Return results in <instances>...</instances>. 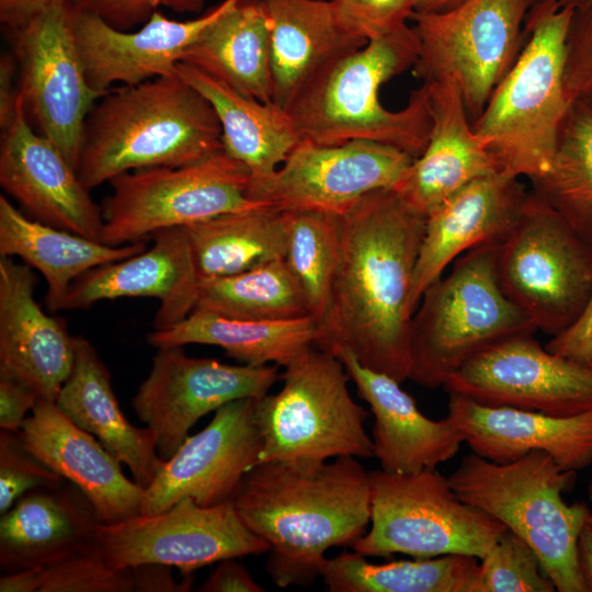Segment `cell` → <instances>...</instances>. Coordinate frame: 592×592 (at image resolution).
Returning <instances> with one entry per match:
<instances>
[{"instance_id":"obj_1","label":"cell","mask_w":592,"mask_h":592,"mask_svg":"<svg viewBox=\"0 0 592 592\" xmlns=\"http://www.w3.org/2000/svg\"><path fill=\"white\" fill-rule=\"evenodd\" d=\"M425 217L394 189L363 196L340 216V258L316 346L350 351L399 383L411 371L412 286Z\"/></svg>"},{"instance_id":"obj_2","label":"cell","mask_w":592,"mask_h":592,"mask_svg":"<svg viewBox=\"0 0 592 592\" xmlns=\"http://www.w3.org/2000/svg\"><path fill=\"white\" fill-rule=\"evenodd\" d=\"M244 524L269 545L266 572L281 587H308L326 553L352 545L371 523L369 473L353 456L299 467H252L234 498Z\"/></svg>"},{"instance_id":"obj_3","label":"cell","mask_w":592,"mask_h":592,"mask_svg":"<svg viewBox=\"0 0 592 592\" xmlns=\"http://www.w3.org/2000/svg\"><path fill=\"white\" fill-rule=\"evenodd\" d=\"M418 52L417 33L407 24L328 62L285 109L299 140L321 146L369 140L418 158L432 127L426 84L399 111L379 99L380 87L413 67Z\"/></svg>"},{"instance_id":"obj_4","label":"cell","mask_w":592,"mask_h":592,"mask_svg":"<svg viewBox=\"0 0 592 592\" xmlns=\"http://www.w3.org/2000/svg\"><path fill=\"white\" fill-rule=\"evenodd\" d=\"M223 150L209 101L178 72L110 89L90 111L78 174L92 189L125 172L181 167Z\"/></svg>"},{"instance_id":"obj_5","label":"cell","mask_w":592,"mask_h":592,"mask_svg":"<svg viewBox=\"0 0 592 592\" xmlns=\"http://www.w3.org/2000/svg\"><path fill=\"white\" fill-rule=\"evenodd\" d=\"M572 15L558 0L533 4L519 57L473 124L501 170L520 179L531 180L548 168L571 104L565 64Z\"/></svg>"},{"instance_id":"obj_6","label":"cell","mask_w":592,"mask_h":592,"mask_svg":"<svg viewBox=\"0 0 592 592\" xmlns=\"http://www.w3.org/2000/svg\"><path fill=\"white\" fill-rule=\"evenodd\" d=\"M577 471L562 469L543 451L506 464L473 453L448 477L457 497L501 522L537 554L559 592H588L579 561L578 538L590 509L568 504L563 493Z\"/></svg>"},{"instance_id":"obj_7","label":"cell","mask_w":592,"mask_h":592,"mask_svg":"<svg viewBox=\"0 0 592 592\" xmlns=\"http://www.w3.org/2000/svg\"><path fill=\"white\" fill-rule=\"evenodd\" d=\"M498 244L463 253L447 275L422 294L411 320L409 379L426 388L442 387L449 375L485 349L537 331L498 284Z\"/></svg>"},{"instance_id":"obj_8","label":"cell","mask_w":592,"mask_h":592,"mask_svg":"<svg viewBox=\"0 0 592 592\" xmlns=\"http://www.w3.org/2000/svg\"><path fill=\"white\" fill-rule=\"evenodd\" d=\"M281 378L276 394L255 401L258 464L314 467L339 456L374 457L364 426L368 412L352 398L338 356L314 345L288 363Z\"/></svg>"},{"instance_id":"obj_9","label":"cell","mask_w":592,"mask_h":592,"mask_svg":"<svg viewBox=\"0 0 592 592\" xmlns=\"http://www.w3.org/2000/svg\"><path fill=\"white\" fill-rule=\"evenodd\" d=\"M371 528L351 546L365 557L468 555L481 559L508 530L462 501L435 469L369 473Z\"/></svg>"},{"instance_id":"obj_10","label":"cell","mask_w":592,"mask_h":592,"mask_svg":"<svg viewBox=\"0 0 592 592\" xmlns=\"http://www.w3.org/2000/svg\"><path fill=\"white\" fill-rule=\"evenodd\" d=\"M494 270L509 300L553 337L577 320L592 294V246L532 190L498 244Z\"/></svg>"},{"instance_id":"obj_11","label":"cell","mask_w":592,"mask_h":592,"mask_svg":"<svg viewBox=\"0 0 592 592\" xmlns=\"http://www.w3.org/2000/svg\"><path fill=\"white\" fill-rule=\"evenodd\" d=\"M250 179L248 168L224 150L191 164L119 174L101 206V241L148 240L166 228L264 205L248 197Z\"/></svg>"},{"instance_id":"obj_12","label":"cell","mask_w":592,"mask_h":592,"mask_svg":"<svg viewBox=\"0 0 592 592\" xmlns=\"http://www.w3.org/2000/svg\"><path fill=\"white\" fill-rule=\"evenodd\" d=\"M536 1L463 0L440 12H413L419 42L413 75L422 81L452 80L474 124L519 57L523 25Z\"/></svg>"},{"instance_id":"obj_13","label":"cell","mask_w":592,"mask_h":592,"mask_svg":"<svg viewBox=\"0 0 592 592\" xmlns=\"http://www.w3.org/2000/svg\"><path fill=\"white\" fill-rule=\"evenodd\" d=\"M96 546L116 570L162 563L184 574L224 559L269 551L267 543L241 520L234 500L204 506L190 497L160 513L100 523Z\"/></svg>"},{"instance_id":"obj_14","label":"cell","mask_w":592,"mask_h":592,"mask_svg":"<svg viewBox=\"0 0 592 592\" xmlns=\"http://www.w3.org/2000/svg\"><path fill=\"white\" fill-rule=\"evenodd\" d=\"M18 64L20 101L37 132L78 171L86 119L104 94L86 76L68 7L50 9L5 30Z\"/></svg>"},{"instance_id":"obj_15","label":"cell","mask_w":592,"mask_h":592,"mask_svg":"<svg viewBox=\"0 0 592 592\" xmlns=\"http://www.w3.org/2000/svg\"><path fill=\"white\" fill-rule=\"evenodd\" d=\"M414 159L375 141L321 146L299 141L276 171L250 182L248 197L280 212L341 216L366 194L396 189Z\"/></svg>"},{"instance_id":"obj_16","label":"cell","mask_w":592,"mask_h":592,"mask_svg":"<svg viewBox=\"0 0 592 592\" xmlns=\"http://www.w3.org/2000/svg\"><path fill=\"white\" fill-rule=\"evenodd\" d=\"M277 366L231 365L189 356L181 345L159 348L132 406L155 434L159 456L167 460L205 414L234 400L267 394L281 377Z\"/></svg>"},{"instance_id":"obj_17","label":"cell","mask_w":592,"mask_h":592,"mask_svg":"<svg viewBox=\"0 0 592 592\" xmlns=\"http://www.w3.org/2000/svg\"><path fill=\"white\" fill-rule=\"evenodd\" d=\"M533 334H516L485 349L442 387L485 406L555 417L592 412V368L548 351Z\"/></svg>"},{"instance_id":"obj_18","label":"cell","mask_w":592,"mask_h":592,"mask_svg":"<svg viewBox=\"0 0 592 592\" xmlns=\"http://www.w3.org/2000/svg\"><path fill=\"white\" fill-rule=\"evenodd\" d=\"M255 401L228 402L202 431L187 435L145 488L139 513H160L187 497L204 506L234 500L262 447Z\"/></svg>"},{"instance_id":"obj_19","label":"cell","mask_w":592,"mask_h":592,"mask_svg":"<svg viewBox=\"0 0 592 592\" xmlns=\"http://www.w3.org/2000/svg\"><path fill=\"white\" fill-rule=\"evenodd\" d=\"M238 1L223 0L186 21L170 19L159 10L135 31L115 29L93 14L67 7L87 79L94 90L106 93L114 83L134 86L175 75L187 48Z\"/></svg>"},{"instance_id":"obj_20","label":"cell","mask_w":592,"mask_h":592,"mask_svg":"<svg viewBox=\"0 0 592 592\" xmlns=\"http://www.w3.org/2000/svg\"><path fill=\"white\" fill-rule=\"evenodd\" d=\"M0 184L30 217L101 241V207L56 145L31 126L22 103L2 133Z\"/></svg>"},{"instance_id":"obj_21","label":"cell","mask_w":592,"mask_h":592,"mask_svg":"<svg viewBox=\"0 0 592 592\" xmlns=\"http://www.w3.org/2000/svg\"><path fill=\"white\" fill-rule=\"evenodd\" d=\"M143 252L92 269L70 286L60 310L89 308L98 301L122 297L159 300L153 330H164L185 319L196 307L200 277L183 226L166 228L151 237Z\"/></svg>"},{"instance_id":"obj_22","label":"cell","mask_w":592,"mask_h":592,"mask_svg":"<svg viewBox=\"0 0 592 592\" xmlns=\"http://www.w3.org/2000/svg\"><path fill=\"white\" fill-rule=\"evenodd\" d=\"M27 264L0 257V377L31 388L39 400L56 401L75 360V337L34 297Z\"/></svg>"},{"instance_id":"obj_23","label":"cell","mask_w":592,"mask_h":592,"mask_svg":"<svg viewBox=\"0 0 592 592\" xmlns=\"http://www.w3.org/2000/svg\"><path fill=\"white\" fill-rule=\"evenodd\" d=\"M504 171L478 178L425 216L413 276L414 311L424 291L458 257L476 247L501 242L515 224L528 191Z\"/></svg>"},{"instance_id":"obj_24","label":"cell","mask_w":592,"mask_h":592,"mask_svg":"<svg viewBox=\"0 0 592 592\" xmlns=\"http://www.w3.org/2000/svg\"><path fill=\"white\" fill-rule=\"evenodd\" d=\"M19 434L32 454L86 496L101 523L139 514L145 488L128 479L122 463L55 401L38 400Z\"/></svg>"},{"instance_id":"obj_25","label":"cell","mask_w":592,"mask_h":592,"mask_svg":"<svg viewBox=\"0 0 592 592\" xmlns=\"http://www.w3.org/2000/svg\"><path fill=\"white\" fill-rule=\"evenodd\" d=\"M447 417L473 453L498 464L514 462L532 451L547 453L565 470L578 471L592 464V412L555 417L485 406L451 394Z\"/></svg>"},{"instance_id":"obj_26","label":"cell","mask_w":592,"mask_h":592,"mask_svg":"<svg viewBox=\"0 0 592 592\" xmlns=\"http://www.w3.org/2000/svg\"><path fill=\"white\" fill-rule=\"evenodd\" d=\"M423 83L432 117L430 139L394 190L425 217L474 180L502 170L477 137L457 86L452 80Z\"/></svg>"},{"instance_id":"obj_27","label":"cell","mask_w":592,"mask_h":592,"mask_svg":"<svg viewBox=\"0 0 592 592\" xmlns=\"http://www.w3.org/2000/svg\"><path fill=\"white\" fill-rule=\"evenodd\" d=\"M354 383L358 396L374 415L372 432L374 457L388 473H415L435 469L454 457L464 436L446 417L432 420L395 378L362 365L348 350L335 353Z\"/></svg>"},{"instance_id":"obj_28","label":"cell","mask_w":592,"mask_h":592,"mask_svg":"<svg viewBox=\"0 0 592 592\" xmlns=\"http://www.w3.org/2000/svg\"><path fill=\"white\" fill-rule=\"evenodd\" d=\"M99 521L86 496L72 483L31 490L0 519L3 573L48 567L96 543Z\"/></svg>"},{"instance_id":"obj_29","label":"cell","mask_w":592,"mask_h":592,"mask_svg":"<svg viewBox=\"0 0 592 592\" xmlns=\"http://www.w3.org/2000/svg\"><path fill=\"white\" fill-rule=\"evenodd\" d=\"M55 402L72 422L127 465L139 486L147 488L152 482L164 463L155 434L148 426L137 428L125 418L107 367L83 337H75L72 369Z\"/></svg>"},{"instance_id":"obj_30","label":"cell","mask_w":592,"mask_h":592,"mask_svg":"<svg viewBox=\"0 0 592 592\" xmlns=\"http://www.w3.org/2000/svg\"><path fill=\"white\" fill-rule=\"evenodd\" d=\"M270 21L273 103L284 110L333 59L367 42L339 24L332 0H261Z\"/></svg>"},{"instance_id":"obj_31","label":"cell","mask_w":592,"mask_h":592,"mask_svg":"<svg viewBox=\"0 0 592 592\" xmlns=\"http://www.w3.org/2000/svg\"><path fill=\"white\" fill-rule=\"evenodd\" d=\"M148 240L122 246L102 241L43 224L24 215L0 195V257H16L36 269L46 281V305L60 310L72 283L94 267L143 252Z\"/></svg>"},{"instance_id":"obj_32","label":"cell","mask_w":592,"mask_h":592,"mask_svg":"<svg viewBox=\"0 0 592 592\" xmlns=\"http://www.w3.org/2000/svg\"><path fill=\"white\" fill-rule=\"evenodd\" d=\"M177 72L209 101L221 127L223 150L248 168L250 182L273 174L300 141L287 113L274 103L246 95L185 62Z\"/></svg>"},{"instance_id":"obj_33","label":"cell","mask_w":592,"mask_h":592,"mask_svg":"<svg viewBox=\"0 0 592 592\" xmlns=\"http://www.w3.org/2000/svg\"><path fill=\"white\" fill-rule=\"evenodd\" d=\"M273 103L270 21L261 0H239L187 48L182 61Z\"/></svg>"},{"instance_id":"obj_34","label":"cell","mask_w":592,"mask_h":592,"mask_svg":"<svg viewBox=\"0 0 592 592\" xmlns=\"http://www.w3.org/2000/svg\"><path fill=\"white\" fill-rule=\"evenodd\" d=\"M318 323L310 317L284 320H248L194 309L185 319L147 335L159 349L185 344H208L244 365L286 366L305 350L316 346Z\"/></svg>"},{"instance_id":"obj_35","label":"cell","mask_w":592,"mask_h":592,"mask_svg":"<svg viewBox=\"0 0 592 592\" xmlns=\"http://www.w3.org/2000/svg\"><path fill=\"white\" fill-rule=\"evenodd\" d=\"M200 281L229 276L286 252V215L266 205L183 226Z\"/></svg>"},{"instance_id":"obj_36","label":"cell","mask_w":592,"mask_h":592,"mask_svg":"<svg viewBox=\"0 0 592 592\" xmlns=\"http://www.w3.org/2000/svg\"><path fill=\"white\" fill-rule=\"evenodd\" d=\"M479 563L474 556L445 555L377 565L344 551L326 558L320 577L331 592H478Z\"/></svg>"},{"instance_id":"obj_37","label":"cell","mask_w":592,"mask_h":592,"mask_svg":"<svg viewBox=\"0 0 592 592\" xmlns=\"http://www.w3.org/2000/svg\"><path fill=\"white\" fill-rule=\"evenodd\" d=\"M530 182L592 246V105L571 102L548 168Z\"/></svg>"},{"instance_id":"obj_38","label":"cell","mask_w":592,"mask_h":592,"mask_svg":"<svg viewBox=\"0 0 592 592\" xmlns=\"http://www.w3.org/2000/svg\"><path fill=\"white\" fill-rule=\"evenodd\" d=\"M195 309L248 320L310 316L305 293L285 259L201 281Z\"/></svg>"},{"instance_id":"obj_39","label":"cell","mask_w":592,"mask_h":592,"mask_svg":"<svg viewBox=\"0 0 592 592\" xmlns=\"http://www.w3.org/2000/svg\"><path fill=\"white\" fill-rule=\"evenodd\" d=\"M286 215L285 261L307 298L310 317L323 320L340 258V216L322 212Z\"/></svg>"},{"instance_id":"obj_40","label":"cell","mask_w":592,"mask_h":592,"mask_svg":"<svg viewBox=\"0 0 592 592\" xmlns=\"http://www.w3.org/2000/svg\"><path fill=\"white\" fill-rule=\"evenodd\" d=\"M556 587L539 557L506 530L480 559L478 592H554Z\"/></svg>"},{"instance_id":"obj_41","label":"cell","mask_w":592,"mask_h":592,"mask_svg":"<svg viewBox=\"0 0 592 592\" xmlns=\"http://www.w3.org/2000/svg\"><path fill=\"white\" fill-rule=\"evenodd\" d=\"M39 592H134L129 569H113L96 543L45 567Z\"/></svg>"},{"instance_id":"obj_42","label":"cell","mask_w":592,"mask_h":592,"mask_svg":"<svg viewBox=\"0 0 592 592\" xmlns=\"http://www.w3.org/2000/svg\"><path fill=\"white\" fill-rule=\"evenodd\" d=\"M66 480L24 445L19 432L0 431V513L26 492L56 487Z\"/></svg>"},{"instance_id":"obj_43","label":"cell","mask_w":592,"mask_h":592,"mask_svg":"<svg viewBox=\"0 0 592 592\" xmlns=\"http://www.w3.org/2000/svg\"><path fill=\"white\" fill-rule=\"evenodd\" d=\"M341 27L365 42L390 34L411 20L413 0H332Z\"/></svg>"},{"instance_id":"obj_44","label":"cell","mask_w":592,"mask_h":592,"mask_svg":"<svg viewBox=\"0 0 592 592\" xmlns=\"http://www.w3.org/2000/svg\"><path fill=\"white\" fill-rule=\"evenodd\" d=\"M565 89L570 102L592 105V4L573 11L566 43Z\"/></svg>"},{"instance_id":"obj_45","label":"cell","mask_w":592,"mask_h":592,"mask_svg":"<svg viewBox=\"0 0 592 592\" xmlns=\"http://www.w3.org/2000/svg\"><path fill=\"white\" fill-rule=\"evenodd\" d=\"M206 0H69L78 11L93 14L111 26L129 31L143 25L160 8L175 13H200Z\"/></svg>"},{"instance_id":"obj_46","label":"cell","mask_w":592,"mask_h":592,"mask_svg":"<svg viewBox=\"0 0 592 592\" xmlns=\"http://www.w3.org/2000/svg\"><path fill=\"white\" fill-rule=\"evenodd\" d=\"M548 351L582 365L592 362V294L577 320L545 346Z\"/></svg>"},{"instance_id":"obj_47","label":"cell","mask_w":592,"mask_h":592,"mask_svg":"<svg viewBox=\"0 0 592 592\" xmlns=\"http://www.w3.org/2000/svg\"><path fill=\"white\" fill-rule=\"evenodd\" d=\"M37 395L24 384L8 377H0V428L19 432L38 402Z\"/></svg>"},{"instance_id":"obj_48","label":"cell","mask_w":592,"mask_h":592,"mask_svg":"<svg viewBox=\"0 0 592 592\" xmlns=\"http://www.w3.org/2000/svg\"><path fill=\"white\" fill-rule=\"evenodd\" d=\"M134 592H189L193 588V573L177 581L172 567L162 563H143L129 568Z\"/></svg>"},{"instance_id":"obj_49","label":"cell","mask_w":592,"mask_h":592,"mask_svg":"<svg viewBox=\"0 0 592 592\" xmlns=\"http://www.w3.org/2000/svg\"><path fill=\"white\" fill-rule=\"evenodd\" d=\"M228 558L217 562L215 570L200 585V592H264L265 589L258 584L247 568Z\"/></svg>"},{"instance_id":"obj_50","label":"cell","mask_w":592,"mask_h":592,"mask_svg":"<svg viewBox=\"0 0 592 592\" xmlns=\"http://www.w3.org/2000/svg\"><path fill=\"white\" fill-rule=\"evenodd\" d=\"M18 64L12 53L0 57V128L5 132L20 107Z\"/></svg>"},{"instance_id":"obj_51","label":"cell","mask_w":592,"mask_h":592,"mask_svg":"<svg viewBox=\"0 0 592 592\" xmlns=\"http://www.w3.org/2000/svg\"><path fill=\"white\" fill-rule=\"evenodd\" d=\"M69 0H0V22L5 30L19 27L54 8L67 5Z\"/></svg>"},{"instance_id":"obj_52","label":"cell","mask_w":592,"mask_h":592,"mask_svg":"<svg viewBox=\"0 0 592 592\" xmlns=\"http://www.w3.org/2000/svg\"><path fill=\"white\" fill-rule=\"evenodd\" d=\"M44 567L7 572L0 578L1 592H39Z\"/></svg>"},{"instance_id":"obj_53","label":"cell","mask_w":592,"mask_h":592,"mask_svg":"<svg viewBox=\"0 0 592 592\" xmlns=\"http://www.w3.org/2000/svg\"><path fill=\"white\" fill-rule=\"evenodd\" d=\"M578 561L588 592H592V511L588 514L579 534Z\"/></svg>"},{"instance_id":"obj_54","label":"cell","mask_w":592,"mask_h":592,"mask_svg":"<svg viewBox=\"0 0 592 592\" xmlns=\"http://www.w3.org/2000/svg\"><path fill=\"white\" fill-rule=\"evenodd\" d=\"M463 0H413L414 12H440L455 7Z\"/></svg>"},{"instance_id":"obj_55","label":"cell","mask_w":592,"mask_h":592,"mask_svg":"<svg viewBox=\"0 0 592 592\" xmlns=\"http://www.w3.org/2000/svg\"><path fill=\"white\" fill-rule=\"evenodd\" d=\"M558 2L562 8H567L572 11L582 10L592 4V0H558Z\"/></svg>"},{"instance_id":"obj_56","label":"cell","mask_w":592,"mask_h":592,"mask_svg":"<svg viewBox=\"0 0 592 592\" xmlns=\"http://www.w3.org/2000/svg\"><path fill=\"white\" fill-rule=\"evenodd\" d=\"M588 494H589L590 500L592 501V479H591V481L589 483V487H588Z\"/></svg>"},{"instance_id":"obj_57","label":"cell","mask_w":592,"mask_h":592,"mask_svg":"<svg viewBox=\"0 0 592 592\" xmlns=\"http://www.w3.org/2000/svg\"><path fill=\"white\" fill-rule=\"evenodd\" d=\"M589 366H590V367L592 368V362L590 363V365H589Z\"/></svg>"}]
</instances>
